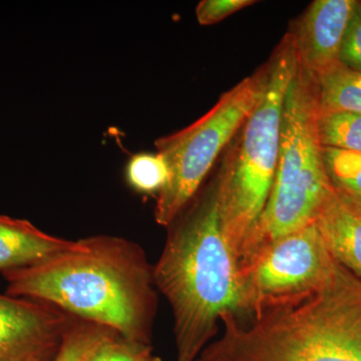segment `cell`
Wrapping results in <instances>:
<instances>
[{
    "label": "cell",
    "mask_w": 361,
    "mask_h": 361,
    "mask_svg": "<svg viewBox=\"0 0 361 361\" xmlns=\"http://www.w3.org/2000/svg\"><path fill=\"white\" fill-rule=\"evenodd\" d=\"M1 274L8 295L49 304L151 345L157 310L153 266L135 242L87 237L37 264Z\"/></svg>",
    "instance_id": "6da1fadb"
},
{
    "label": "cell",
    "mask_w": 361,
    "mask_h": 361,
    "mask_svg": "<svg viewBox=\"0 0 361 361\" xmlns=\"http://www.w3.org/2000/svg\"><path fill=\"white\" fill-rule=\"evenodd\" d=\"M167 228L154 282L172 308L177 361H196L223 315L244 314L238 260L223 234L214 180Z\"/></svg>",
    "instance_id": "7a4b0ae2"
},
{
    "label": "cell",
    "mask_w": 361,
    "mask_h": 361,
    "mask_svg": "<svg viewBox=\"0 0 361 361\" xmlns=\"http://www.w3.org/2000/svg\"><path fill=\"white\" fill-rule=\"evenodd\" d=\"M221 324L196 361H361V278L334 261L312 293Z\"/></svg>",
    "instance_id": "3957f363"
},
{
    "label": "cell",
    "mask_w": 361,
    "mask_h": 361,
    "mask_svg": "<svg viewBox=\"0 0 361 361\" xmlns=\"http://www.w3.org/2000/svg\"><path fill=\"white\" fill-rule=\"evenodd\" d=\"M269 63L265 96L213 180L221 227L237 260L262 217L276 174L285 97L298 66L291 32L277 45Z\"/></svg>",
    "instance_id": "277c9868"
},
{
    "label": "cell",
    "mask_w": 361,
    "mask_h": 361,
    "mask_svg": "<svg viewBox=\"0 0 361 361\" xmlns=\"http://www.w3.org/2000/svg\"><path fill=\"white\" fill-rule=\"evenodd\" d=\"M317 116V82L298 63L285 97L272 190L238 262L273 240L314 222L334 193L318 139Z\"/></svg>",
    "instance_id": "5b68a950"
},
{
    "label": "cell",
    "mask_w": 361,
    "mask_h": 361,
    "mask_svg": "<svg viewBox=\"0 0 361 361\" xmlns=\"http://www.w3.org/2000/svg\"><path fill=\"white\" fill-rule=\"evenodd\" d=\"M269 77L268 61L224 92L196 122L156 140L157 153L163 157L170 174L157 195V224L167 228L200 191L218 157L262 101Z\"/></svg>",
    "instance_id": "8992f818"
},
{
    "label": "cell",
    "mask_w": 361,
    "mask_h": 361,
    "mask_svg": "<svg viewBox=\"0 0 361 361\" xmlns=\"http://www.w3.org/2000/svg\"><path fill=\"white\" fill-rule=\"evenodd\" d=\"M334 261L314 222L266 244L238 262L244 308L240 318L312 293Z\"/></svg>",
    "instance_id": "52a82bcc"
},
{
    "label": "cell",
    "mask_w": 361,
    "mask_h": 361,
    "mask_svg": "<svg viewBox=\"0 0 361 361\" xmlns=\"http://www.w3.org/2000/svg\"><path fill=\"white\" fill-rule=\"evenodd\" d=\"M49 304L0 294V361H52L73 320Z\"/></svg>",
    "instance_id": "ba28073f"
},
{
    "label": "cell",
    "mask_w": 361,
    "mask_h": 361,
    "mask_svg": "<svg viewBox=\"0 0 361 361\" xmlns=\"http://www.w3.org/2000/svg\"><path fill=\"white\" fill-rule=\"evenodd\" d=\"M356 1L316 0L291 30L299 65L317 80L339 65L344 35Z\"/></svg>",
    "instance_id": "9c48e42d"
},
{
    "label": "cell",
    "mask_w": 361,
    "mask_h": 361,
    "mask_svg": "<svg viewBox=\"0 0 361 361\" xmlns=\"http://www.w3.org/2000/svg\"><path fill=\"white\" fill-rule=\"evenodd\" d=\"M334 260L361 278V211L334 190L314 221Z\"/></svg>",
    "instance_id": "30bf717a"
},
{
    "label": "cell",
    "mask_w": 361,
    "mask_h": 361,
    "mask_svg": "<svg viewBox=\"0 0 361 361\" xmlns=\"http://www.w3.org/2000/svg\"><path fill=\"white\" fill-rule=\"evenodd\" d=\"M71 242L42 231L30 221L0 214V272L37 264Z\"/></svg>",
    "instance_id": "8fae6325"
},
{
    "label": "cell",
    "mask_w": 361,
    "mask_h": 361,
    "mask_svg": "<svg viewBox=\"0 0 361 361\" xmlns=\"http://www.w3.org/2000/svg\"><path fill=\"white\" fill-rule=\"evenodd\" d=\"M316 82L318 114L350 111L361 115V71L339 63Z\"/></svg>",
    "instance_id": "7c38bea8"
},
{
    "label": "cell",
    "mask_w": 361,
    "mask_h": 361,
    "mask_svg": "<svg viewBox=\"0 0 361 361\" xmlns=\"http://www.w3.org/2000/svg\"><path fill=\"white\" fill-rule=\"evenodd\" d=\"M322 156L336 193L361 211V153L322 148Z\"/></svg>",
    "instance_id": "4fadbf2b"
},
{
    "label": "cell",
    "mask_w": 361,
    "mask_h": 361,
    "mask_svg": "<svg viewBox=\"0 0 361 361\" xmlns=\"http://www.w3.org/2000/svg\"><path fill=\"white\" fill-rule=\"evenodd\" d=\"M317 134L322 148L361 153V115L350 111L318 114Z\"/></svg>",
    "instance_id": "5bb4252c"
},
{
    "label": "cell",
    "mask_w": 361,
    "mask_h": 361,
    "mask_svg": "<svg viewBox=\"0 0 361 361\" xmlns=\"http://www.w3.org/2000/svg\"><path fill=\"white\" fill-rule=\"evenodd\" d=\"M114 334L116 332L113 329L97 323L73 320L52 361H87L97 346Z\"/></svg>",
    "instance_id": "9a60e30c"
},
{
    "label": "cell",
    "mask_w": 361,
    "mask_h": 361,
    "mask_svg": "<svg viewBox=\"0 0 361 361\" xmlns=\"http://www.w3.org/2000/svg\"><path fill=\"white\" fill-rule=\"evenodd\" d=\"M169 177L167 164L157 152L137 154L128 163V182L141 193L158 195L167 185Z\"/></svg>",
    "instance_id": "2e32d148"
},
{
    "label": "cell",
    "mask_w": 361,
    "mask_h": 361,
    "mask_svg": "<svg viewBox=\"0 0 361 361\" xmlns=\"http://www.w3.org/2000/svg\"><path fill=\"white\" fill-rule=\"evenodd\" d=\"M152 356L149 344L128 341L114 334L97 346L87 361H149Z\"/></svg>",
    "instance_id": "e0dca14e"
},
{
    "label": "cell",
    "mask_w": 361,
    "mask_h": 361,
    "mask_svg": "<svg viewBox=\"0 0 361 361\" xmlns=\"http://www.w3.org/2000/svg\"><path fill=\"white\" fill-rule=\"evenodd\" d=\"M339 63L346 68L361 71V2L356 1L342 42Z\"/></svg>",
    "instance_id": "ac0fdd59"
},
{
    "label": "cell",
    "mask_w": 361,
    "mask_h": 361,
    "mask_svg": "<svg viewBox=\"0 0 361 361\" xmlns=\"http://www.w3.org/2000/svg\"><path fill=\"white\" fill-rule=\"evenodd\" d=\"M254 4L253 0H203L196 7L197 20L201 25H215Z\"/></svg>",
    "instance_id": "d6986e66"
},
{
    "label": "cell",
    "mask_w": 361,
    "mask_h": 361,
    "mask_svg": "<svg viewBox=\"0 0 361 361\" xmlns=\"http://www.w3.org/2000/svg\"><path fill=\"white\" fill-rule=\"evenodd\" d=\"M149 361H161V360L160 357H158V356L153 355L149 358Z\"/></svg>",
    "instance_id": "ffe728a7"
}]
</instances>
